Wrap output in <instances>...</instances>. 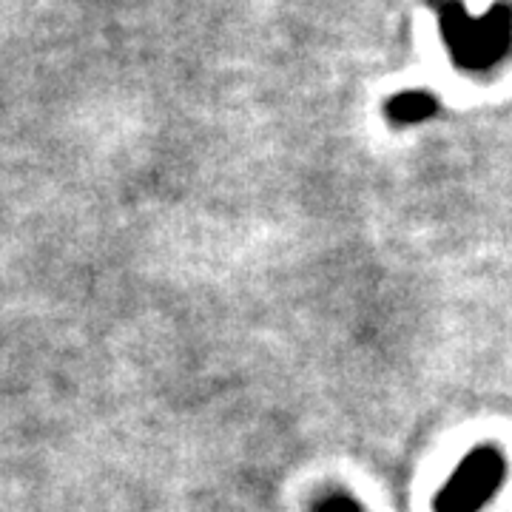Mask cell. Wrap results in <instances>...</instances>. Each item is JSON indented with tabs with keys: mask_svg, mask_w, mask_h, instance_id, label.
<instances>
[{
	"mask_svg": "<svg viewBox=\"0 0 512 512\" xmlns=\"http://www.w3.org/2000/svg\"><path fill=\"white\" fill-rule=\"evenodd\" d=\"M507 461L493 444L476 447L436 498V512H478L501 487Z\"/></svg>",
	"mask_w": 512,
	"mask_h": 512,
	"instance_id": "cell-1",
	"label": "cell"
},
{
	"mask_svg": "<svg viewBox=\"0 0 512 512\" xmlns=\"http://www.w3.org/2000/svg\"><path fill=\"white\" fill-rule=\"evenodd\" d=\"M387 114L393 123H419L436 114V100L424 92H407L390 100Z\"/></svg>",
	"mask_w": 512,
	"mask_h": 512,
	"instance_id": "cell-2",
	"label": "cell"
},
{
	"mask_svg": "<svg viewBox=\"0 0 512 512\" xmlns=\"http://www.w3.org/2000/svg\"><path fill=\"white\" fill-rule=\"evenodd\" d=\"M313 512H365V510L359 507V501H353V498H348V495L330 493L313 504Z\"/></svg>",
	"mask_w": 512,
	"mask_h": 512,
	"instance_id": "cell-3",
	"label": "cell"
}]
</instances>
